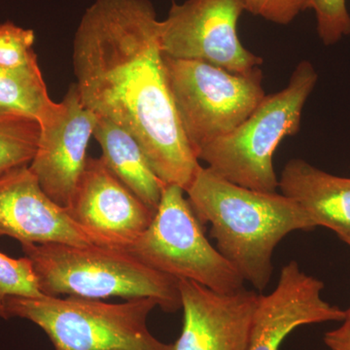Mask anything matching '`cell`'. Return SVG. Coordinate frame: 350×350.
Returning a JSON list of instances; mask_svg holds the SVG:
<instances>
[{"label":"cell","instance_id":"5b68a950","mask_svg":"<svg viewBox=\"0 0 350 350\" xmlns=\"http://www.w3.org/2000/svg\"><path fill=\"white\" fill-rule=\"evenodd\" d=\"M6 319L29 320L45 332L55 350H174L149 331L152 298L107 304L80 297H8Z\"/></svg>","mask_w":350,"mask_h":350},{"label":"cell","instance_id":"e0dca14e","mask_svg":"<svg viewBox=\"0 0 350 350\" xmlns=\"http://www.w3.org/2000/svg\"><path fill=\"white\" fill-rule=\"evenodd\" d=\"M52 103L40 69L0 68V109L25 113L38 120Z\"/></svg>","mask_w":350,"mask_h":350},{"label":"cell","instance_id":"8fae6325","mask_svg":"<svg viewBox=\"0 0 350 350\" xmlns=\"http://www.w3.org/2000/svg\"><path fill=\"white\" fill-rule=\"evenodd\" d=\"M323 289L324 283L304 273L298 262H287L273 291L258 297L248 350H280L299 327L344 322L345 310L324 300Z\"/></svg>","mask_w":350,"mask_h":350},{"label":"cell","instance_id":"3957f363","mask_svg":"<svg viewBox=\"0 0 350 350\" xmlns=\"http://www.w3.org/2000/svg\"><path fill=\"white\" fill-rule=\"evenodd\" d=\"M46 296L152 298L165 312L181 308L178 280L145 265L128 250L66 243H21Z\"/></svg>","mask_w":350,"mask_h":350},{"label":"cell","instance_id":"8992f818","mask_svg":"<svg viewBox=\"0 0 350 350\" xmlns=\"http://www.w3.org/2000/svg\"><path fill=\"white\" fill-rule=\"evenodd\" d=\"M185 191L165 185L146 231L129 248L150 268L218 293L244 289L243 278L213 244L185 198Z\"/></svg>","mask_w":350,"mask_h":350},{"label":"cell","instance_id":"d6986e66","mask_svg":"<svg viewBox=\"0 0 350 350\" xmlns=\"http://www.w3.org/2000/svg\"><path fill=\"white\" fill-rule=\"evenodd\" d=\"M38 278L27 257L11 258L0 252V308L8 297H42ZM6 319V314H5Z\"/></svg>","mask_w":350,"mask_h":350},{"label":"cell","instance_id":"2e32d148","mask_svg":"<svg viewBox=\"0 0 350 350\" xmlns=\"http://www.w3.org/2000/svg\"><path fill=\"white\" fill-rule=\"evenodd\" d=\"M39 133L38 119L0 109V175L29 165L38 149Z\"/></svg>","mask_w":350,"mask_h":350},{"label":"cell","instance_id":"7402d4cb","mask_svg":"<svg viewBox=\"0 0 350 350\" xmlns=\"http://www.w3.org/2000/svg\"><path fill=\"white\" fill-rule=\"evenodd\" d=\"M324 342L330 350H350V326L342 324L340 328L327 332Z\"/></svg>","mask_w":350,"mask_h":350},{"label":"cell","instance_id":"30bf717a","mask_svg":"<svg viewBox=\"0 0 350 350\" xmlns=\"http://www.w3.org/2000/svg\"><path fill=\"white\" fill-rule=\"evenodd\" d=\"M68 211L94 244L123 250L146 231L155 213L101 157L88 158Z\"/></svg>","mask_w":350,"mask_h":350},{"label":"cell","instance_id":"4fadbf2b","mask_svg":"<svg viewBox=\"0 0 350 350\" xmlns=\"http://www.w3.org/2000/svg\"><path fill=\"white\" fill-rule=\"evenodd\" d=\"M20 243L94 244L68 209L44 192L27 167L0 175V238Z\"/></svg>","mask_w":350,"mask_h":350},{"label":"cell","instance_id":"9a60e30c","mask_svg":"<svg viewBox=\"0 0 350 350\" xmlns=\"http://www.w3.org/2000/svg\"><path fill=\"white\" fill-rule=\"evenodd\" d=\"M94 137L103 150L101 158L113 174L155 211L165 184L152 170L137 139L121 126L103 117H98Z\"/></svg>","mask_w":350,"mask_h":350},{"label":"cell","instance_id":"44dd1931","mask_svg":"<svg viewBox=\"0 0 350 350\" xmlns=\"http://www.w3.org/2000/svg\"><path fill=\"white\" fill-rule=\"evenodd\" d=\"M245 11L278 25H288L310 9V0H243Z\"/></svg>","mask_w":350,"mask_h":350},{"label":"cell","instance_id":"ba28073f","mask_svg":"<svg viewBox=\"0 0 350 350\" xmlns=\"http://www.w3.org/2000/svg\"><path fill=\"white\" fill-rule=\"evenodd\" d=\"M245 11L243 0H186L172 2L161 21L163 56L202 62L234 73L259 68L262 57L239 40L238 23Z\"/></svg>","mask_w":350,"mask_h":350},{"label":"cell","instance_id":"603a6c76","mask_svg":"<svg viewBox=\"0 0 350 350\" xmlns=\"http://www.w3.org/2000/svg\"><path fill=\"white\" fill-rule=\"evenodd\" d=\"M344 324H347V325L350 326V306L347 310H345V319Z\"/></svg>","mask_w":350,"mask_h":350},{"label":"cell","instance_id":"5bb4252c","mask_svg":"<svg viewBox=\"0 0 350 350\" xmlns=\"http://www.w3.org/2000/svg\"><path fill=\"white\" fill-rule=\"evenodd\" d=\"M278 187L303 207L317 227L332 230L350 247V178L292 159L282 170Z\"/></svg>","mask_w":350,"mask_h":350},{"label":"cell","instance_id":"9c48e42d","mask_svg":"<svg viewBox=\"0 0 350 350\" xmlns=\"http://www.w3.org/2000/svg\"><path fill=\"white\" fill-rule=\"evenodd\" d=\"M98 116L82 103L75 84L59 103L38 118L40 133L29 167L41 188L56 204L68 209L88 161L90 139Z\"/></svg>","mask_w":350,"mask_h":350},{"label":"cell","instance_id":"ac0fdd59","mask_svg":"<svg viewBox=\"0 0 350 350\" xmlns=\"http://www.w3.org/2000/svg\"><path fill=\"white\" fill-rule=\"evenodd\" d=\"M34 42L36 34L32 29L12 22L0 24V68L13 71L40 69Z\"/></svg>","mask_w":350,"mask_h":350},{"label":"cell","instance_id":"ffe728a7","mask_svg":"<svg viewBox=\"0 0 350 350\" xmlns=\"http://www.w3.org/2000/svg\"><path fill=\"white\" fill-rule=\"evenodd\" d=\"M317 18V33L325 46L350 36V14L347 0H310Z\"/></svg>","mask_w":350,"mask_h":350},{"label":"cell","instance_id":"7a4b0ae2","mask_svg":"<svg viewBox=\"0 0 350 350\" xmlns=\"http://www.w3.org/2000/svg\"><path fill=\"white\" fill-rule=\"evenodd\" d=\"M185 193L202 225L211 226L216 250L258 292L271 282L280 241L291 232L317 227L286 196L241 187L207 167L200 165Z\"/></svg>","mask_w":350,"mask_h":350},{"label":"cell","instance_id":"7c38bea8","mask_svg":"<svg viewBox=\"0 0 350 350\" xmlns=\"http://www.w3.org/2000/svg\"><path fill=\"white\" fill-rule=\"evenodd\" d=\"M178 287L183 326L174 350H248L256 291L218 293L188 280Z\"/></svg>","mask_w":350,"mask_h":350},{"label":"cell","instance_id":"277c9868","mask_svg":"<svg viewBox=\"0 0 350 350\" xmlns=\"http://www.w3.org/2000/svg\"><path fill=\"white\" fill-rule=\"evenodd\" d=\"M317 81L319 75L313 64L301 61L284 89L266 94L238 128L202 147L196 154L198 160L241 187L276 192L275 152L285 137L300 131L304 107Z\"/></svg>","mask_w":350,"mask_h":350},{"label":"cell","instance_id":"6da1fadb","mask_svg":"<svg viewBox=\"0 0 350 350\" xmlns=\"http://www.w3.org/2000/svg\"><path fill=\"white\" fill-rule=\"evenodd\" d=\"M160 24L149 0H96L75 32V86L88 109L137 139L165 185L186 192L200 165L170 92Z\"/></svg>","mask_w":350,"mask_h":350},{"label":"cell","instance_id":"cb8c5ba5","mask_svg":"<svg viewBox=\"0 0 350 350\" xmlns=\"http://www.w3.org/2000/svg\"><path fill=\"white\" fill-rule=\"evenodd\" d=\"M0 317H2V319H5V315H4L3 310L0 308Z\"/></svg>","mask_w":350,"mask_h":350},{"label":"cell","instance_id":"52a82bcc","mask_svg":"<svg viewBox=\"0 0 350 350\" xmlns=\"http://www.w3.org/2000/svg\"><path fill=\"white\" fill-rule=\"evenodd\" d=\"M165 64L177 114L195 155L238 128L266 96L259 68L234 73L202 62L167 57Z\"/></svg>","mask_w":350,"mask_h":350}]
</instances>
